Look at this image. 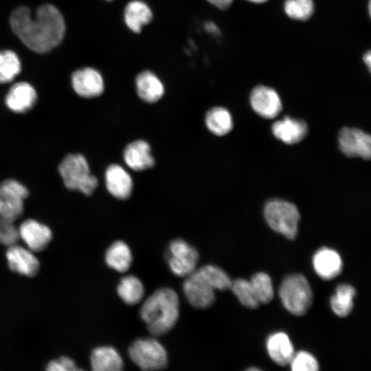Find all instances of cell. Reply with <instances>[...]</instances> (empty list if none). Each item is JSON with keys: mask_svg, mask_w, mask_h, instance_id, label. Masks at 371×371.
I'll use <instances>...</instances> for the list:
<instances>
[{"mask_svg": "<svg viewBox=\"0 0 371 371\" xmlns=\"http://www.w3.org/2000/svg\"><path fill=\"white\" fill-rule=\"evenodd\" d=\"M12 30L31 50L47 53L58 45L65 32V23L59 10L52 4L38 7L33 15L28 8L19 6L10 17Z\"/></svg>", "mask_w": 371, "mask_h": 371, "instance_id": "6da1fadb", "label": "cell"}, {"mask_svg": "<svg viewBox=\"0 0 371 371\" xmlns=\"http://www.w3.org/2000/svg\"><path fill=\"white\" fill-rule=\"evenodd\" d=\"M179 298L170 288L156 290L143 303L140 315L148 330L155 336H161L176 324L179 315Z\"/></svg>", "mask_w": 371, "mask_h": 371, "instance_id": "7a4b0ae2", "label": "cell"}, {"mask_svg": "<svg viewBox=\"0 0 371 371\" xmlns=\"http://www.w3.org/2000/svg\"><path fill=\"white\" fill-rule=\"evenodd\" d=\"M58 171L69 190L89 196L98 186V179L91 174L87 161L81 154L67 155L59 165Z\"/></svg>", "mask_w": 371, "mask_h": 371, "instance_id": "3957f363", "label": "cell"}, {"mask_svg": "<svg viewBox=\"0 0 371 371\" xmlns=\"http://www.w3.org/2000/svg\"><path fill=\"white\" fill-rule=\"evenodd\" d=\"M279 294L285 308L297 316L306 314L313 302V292L309 283L299 273L289 275L283 280Z\"/></svg>", "mask_w": 371, "mask_h": 371, "instance_id": "277c9868", "label": "cell"}, {"mask_svg": "<svg viewBox=\"0 0 371 371\" xmlns=\"http://www.w3.org/2000/svg\"><path fill=\"white\" fill-rule=\"evenodd\" d=\"M264 216L272 229L289 239L295 238L300 216L293 203L281 199L271 200L265 206Z\"/></svg>", "mask_w": 371, "mask_h": 371, "instance_id": "5b68a950", "label": "cell"}, {"mask_svg": "<svg viewBox=\"0 0 371 371\" xmlns=\"http://www.w3.org/2000/svg\"><path fill=\"white\" fill-rule=\"evenodd\" d=\"M128 354L131 360L145 370L164 369L168 363L165 348L153 338L136 340L130 346Z\"/></svg>", "mask_w": 371, "mask_h": 371, "instance_id": "8992f818", "label": "cell"}, {"mask_svg": "<svg viewBox=\"0 0 371 371\" xmlns=\"http://www.w3.org/2000/svg\"><path fill=\"white\" fill-rule=\"evenodd\" d=\"M27 189L14 179H5L0 183V218L8 223L23 213L24 201L28 196Z\"/></svg>", "mask_w": 371, "mask_h": 371, "instance_id": "52a82bcc", "label": "cell"}, {"mask_svg": "<svg viewBox=\"0 0 371 371\" xmlns=\"http://www.w3.org/2000/svg\"><path fill=\"white\" fill-rule=\"evenodd\" d=\"M199 254L182 239L172 240L169 245L168 262L171 271L179 277H187L196 269Z\"/></svg>", "mask_w": 371, "mask_h": 371, "instance_id": "ba28073f", "label": "cell"}, {"mask_svg": "<svg viewBox=\"0 0 371 371\" xmlns=\"http://www.w3.org/2000/svg\"><path fill=\"white\" fill-rule=\"evenodd\" d=\"M338 144L341 151L347 157L370 158V136L360 129L344 127L339 131Z\"/></svg>", "mask_w": 371, "mask_h": 371, "instance_id": "9c48e42d", "label": "cell"}, {"mask_svg": "<svg viewBox=\"0 0 371 371\" xmlns=\"http://www.w3.org/2000/svg\"><path fill=\"white\" fill-rule=\"evenodd\" d=\"M183 284L185 295L190 304L199 308H206L215 302L214 289L196 270L186 277Z\"/></svg>", "mask_w": 371, "mask_h": 371, "instance_id": "30bf717a", "label": "cell"}, {"mask_svg": "<svg viewBox=\"0 0 371 371\" xmlns=\"http://www.w3.org/2000/svg\"><path fill=\"white\" fill-rule=\"evenodd\" d=\"M250 104L256 113L267 119L276 117L282 108L278 93L264 85H258L253 89L250 94Z\"/></svg>", "mask_w": 371, "mask_h": 371, "instance_id": "8fae6325", "label": "cell"}, {"mask_svg": "<svg viewBox=\"0 0 371 371\" xmlns=\"http://www.w3.org/2000/svg\"><path fill=\"white\" fill-rule=\"evenodd\" d=\"M71 85L75 92L84 98L99 96L104 89L102 76L99 71L91 67L75 71L71 76Z\"/></svg>", "mask_w": 371, "mask_h": 371, "instance_id": "7c38bea8", "label": "cell"}, {"mask_svg": "<svg viewBox=\"0 0 371 371\" xmlns=\"http://www.w3.org/2000/svg\"><path fill=\"white\" fill-rule=\"evenodd\" d=\"M18 235L32 251L43 250L52 238V231L47 226L33 219L21 224Z\"/></svg>", "mask_w": 371, "mask_h": 371, "instance_id": "4fadbf2b", "label": "cell"}, {"mask_svg": "<svg viewBox=\"0 0 371 371\" xmlns=\"http://www.w3.org/2000/svg\"><path fill=\"white\" fill-rule=\"evenodd\" d=\"M105 185L108 192L120 200L128 199L133 191V180L128 172L118 164L109 166L105 171Z\"/></svg>", "mask_w": 371, "mask_h": 371, "instance_id": "5bb4252c", "label": "cell"}, {"mask_svg": "<svg viewBox=\"0 0 371 371\" xmlns=\"http://www.w3.org/2000/svg\"><path fill=\"white\" fill-rule=\"evenodd\" d=\"M10 269L26 276H33L38 271L39 262L33 251L19 245L10 246L5 254Z\"/></svg>", "mask_w": 371, "mask_h": 371, "instance_id": "9a60e30c", "label": "cell"}, {"mask_svg": "<svg viewBox=\"0 0 371 371\" xmlns=\"http://www.w3.org/2000/svg\"><path fill=\"white\" fill-rule=\"evenodd\" d=\"M123 158L126 164L135 171L145 170L155 165L150 145L142 139L128 144L124 150Z\"/></svg>", "mask_w": 371, "mask_h": 371, "instance_id": "2e32d148", "label": "cell"}, {"mask_svg": "<svg viewBox=\"0 0 371 371\" xmlns=\"http://www.w3.org/2000/svg\"><path fill=\"white\" fill-rule=\"evenodd\" d=\"M313 268L322 279L331 280L342 271L343 263L339 254L335 250L324 247L316 251L313 258Z\"/></svg>", "mask_w": 371, "mask_h": 371, "instance_id": "e0dca14e", "label": "cell"}, {"mask_svg": "<svg viewBox=\"0 0 371 371\" xmlns=\"http://www.w3.org/2000/svg\"><path fill=\"white\" fill-rule=\"evenodd\" d=\"M273 135L287 144H293L302 141L307 135L306 122L299 119L285 116L275 122L271 127Z\"/></svg>", "mask_w": 371, "mask_h": 371, "instance_id": "ac0fdd59", "label": "cell"}, {"mask_svg": "<svg viewBox=\"0 0 371 371\" xmlns=\"http://www.w3.org/2000/svg\"><path fill=\"white\" fill-rule=\"evenodd\" d=\"M37 94L34 88L27 82L14 84L5 97V104L12 111L25 113L36 103Z\"/></svg>", "mask_w": 371, "mask_h": 371, "instance_id": "d6986e66", "label": "cell"}, {"mask_svg": "<svg viewBox=\"0 0 371 371\" xmlns=\"http://www.w3.org/2000/svg\"><path fill=\"white\" fill-rule=\"evenodd\" d=\"M137 93L143 101L154 103L164 94V86L160 79L152 71L145 70L135 78Z\"/></svg>", "mask_w": 371, "mask_h": 371, "instance_id": "ffe728a7", "label": "cell"}, {"mask_svg": "<svg viewBox=\"0 0 371 371\" xmlns=\"http://www.w3.org/2000/svg\"><path fill=\"white\" fill-rule=\"evenodd\" d=\"M267 349L271 359L281 366L289 364L295 352L293 344L284 333H276L267 340Z\"/></svg>", "mask_w": 371, "mask_h": 371, "instance_id": "44dd1931", "label": "cell"}, {"mask_svg": "<svg viewBox=\"0 0 371 371\" xmlns=\"http://www.w3.org/2000/svg\"><path fill=\"white\" fill-rule=\"evenodd\" d=\"M124 18L126 26L133 32L139 33L144 25L153 19L150 7L141 0L129 1L124 8Z\"/></svg>", "mask_w": 371, "mask_h": 371, "instance_id": "7402d4cb", "label": "cell"}, {"mask_svg": "<svg viewBox=\"0 0 371 371\" xmlns=\"http://www.w3.org/2000/svg\"><path fill=\"white\" fill-rule=\"evenodd\" d=\"M91 364L95 371H118L123 368L121 356L115 349L109 346L94 349L91 355Z\"/></svg>", "mask_w": 371, "mask_h": 371, "instance_id": "603a6c76", "label": "cell"}, {"mask_svg": "<svg viewBox=\"0 0 371 371\" xmlns=\"http://www.w3.org/2000/svg\"><path fill=\"white\" fill-rule=\"evenodd\" d=\"M205 123L207 129L218 136L227 134L233 128V120L230 113L221 106L210 109L206 113Z\"/></svg>", "mask_w": 371, "mask_h": 371, "instance_id": "cb8c5ba5", "label": "cell"}, {"mask_svg": "<svg viewBox=\"0 0 371 371\" xmlns=\"http://www.w3.org/2000/svg\"><path fill=\"white\" fill-rule=\"evenodd\" d=\"M105 261L109 267L117 271H126L132 262L130 248L123 241H115L106 250Z\"/></svg>", "mask_w": 371, "mask_h": 371, "instance_id": "d4e9b609", "label": "cell"}, {"mask_svg": "<svg viewBox=\"0 0 371 371\" xmlns=\"http://www.w3.org/2000/svg\"><path fill=\"white\" fill-rule=\"evenodd\" d=\"M355 294V289L352 286L348 284L338 285L335 295L330 300L333 311L341 317L348 315L353 308Z\"/></svg>", "mask_w": 371, "mask_h": 371, "instance_id": "484cf974", "label": "cell"}, {"mask_svg": "<svg viewBox=\"0 0 371 371\" xmlns=\"http://www.w3.org/2000/svg\"><path fill=\"white\" fill-rule=\"evenodd\" d=\"M117 293L128 305L137 304L144 295V287L137 277L129 275L122 278L117 286Z\"/></svg>", "mask_w": 371, "mask_h": 371, "instance_id": "4316f807", "label": "cell"}, {"mask_svg": "<svg viewBox=\"0 0 371 371\" xmlns=\"http://www.w3.org/2000/svg\"><path fill=\"white\" fill-rule=\"evenodd\" d=\"M21 69V61L14 52H0V83L10 82L20 73Z\"/></svg>", "mask_w": 371, "mask_h": 371, "instance_id": "83f0119b", "label": "cell"}, {"mask_svg": "<svg viewBox=\"0 0 371 371\" xmlns=\"http://www.w3.org/2000/svg\"><path fill=\"white\" fill-rule=\"evenodd\" d=\"M196 270L214 290L226 291L230 289L232 280L225 271L218 267L207 265Z\"/></svg>", "mask_w": 371, "mask_h": 371, "instance_id": "f1b7e54d", "label": "cell"}, {"mask_svg": "<svg viewBox=\"0 0 371 371\" xmlns=\"http://www.w3.org/2000/svg\"><path fill=\"white\" fill-rule=\"evenodd\" d=\"M249 281L260 304H267L272 300L273 288L271 279L267 273H256Z\"/></svg>", "mask_w": 371, "mask_h": 371, "instance_id": "f546056e", "label": "cell"}, {"mask_svg": "<svg viewBox=\"0 0 371 371\" xmlns=\"http://www.w3.org/2000/svg\"><path fill=\"white\" fill-rule=\"evenodd\" d=\"M230 289L243 306L249 308H256L260 304L249 280L236 279L232 282Z\"/></svg>", "mask_w": 371, "mask_h": 371, "instance_id": "4dcf8cb0", "label": "cell"}, {"mask_svg": "<svg viewBox=\"0 0 371 371\" xmlns=\"http://www.w3.org/2000/svg\"><path fill=\"white\" fill-rule=\"evenodd\" d=\"M284 10L291 19L298 21L308 20L314 11L313 0H286Z\"/></svg>", "mask_w": 371, "mask_h": 371, "instance_id": "1f68e13d", "label": "cell"}, {"mask_svg": "<svg viewBox=\"0 0 371 371\" xmlns=\"http://www.w3.org/2000/svg\"><path fill=\"white\" fill-rule=\"evenodd\" d=\"M289 364L293 371H316L319 369L315 358L306 351L294 354Z\"/></svg>", "mask_w": 371, "mask_h": 371, "instance_id": "d6a6232c", "label": "cell"}, {"mask_svg": "<svg viewBox=\"0 0 371 371\" xmlns=\"http://www.w3.org/2000/svg\"><path fill=\"white\" fill-rule=\"evenodd\" d=\"M47 370L49 371H75L79 370L73 360L63 357L58 359L51 361L47 366Z\"/></svg>", "mask_w": 371, "mask_h": 371, "instance_id": "836d02e7", "label": "cell"}, {"mask_svg": "<svg viewBox=\"0 0 371 371\" xmlns=\"http://www.w3.org/2000/svg\"><path fill=\"white\" fill-rule=\"evenodd\" d=\"M18 236L13 224L5 222L0 218V240L14 242Z\"/></svg>", "mask_w": 371, "mask_h": 371, "instance_id": "e575fe53", "label": "cell"}, {"mask_svg": "<svg viewBox=\"0 0 371 371\" xmlns=\"http://www.w3.org/2000/svg\"><path fill=\"white\" fill-rule=\"evenodd\" d=\"M217 8L224 10L227 9L232 3L233 0H206Z\"/></svg>", "mask_w": 371, "mask_h": 371, "instance_id": "d590c367", "label": "cell"}, {"mask_svg": "<svg viewBox=\"0 0 371 371\" xmlns=\"http://www.w3.org/2000/svg\"><path fill=\"white\" fill-rule=\"evenodd\" d=\"M205 29L209 33L214 35H218L220 33L218 26L213 22L209 21L205 23Z\"/></svg>", "mask_w": 371, "mask_h": 371, "instance_id": "8d00e7d4", "label": "cell"}, {"mask_svg": "<svg viewBox=\"0 0 371 371\" xmlns=\"http://www.w3.org/2000/svg\"><path fill=\"white\" fill-rule=\"evenodd\" d=\"M363 60L365 64L367 65L368 69L370 70V66H371V52H370V51H368L364 54V55L363 56Z\"/></svg>", "mask_w": 371, "mask_h": 371, "instance_id": "74e56055", "label": "cell"}, {"mask_svg": "<svg viewBox=\"0 0 371 371\" xmlns=\"http://www.w3.org/2000/svg\"><path fill=\"white\" fill-rule=\"evenodd\" d=\"M248 1H251L253 3H262L266 2L268 0H248Z\"/></svg>", "mask_w": 371, "mask_h": 371, "instance_id": "f35d334b", "label": "cell"}, {"mask_svg": "<svg viewBox=\"0 0 371 371\" xmlns=\"http://www.w3.org/2000/svg\"><path fill=\"white\" fill-rule=\"evenodd\" d=\"M106 1H113V0H106Z\"/></svg>", "mask_w": 371, "mask_h": 371, "instance_id": "ab89813d", "label": "cell"}]
</instances>
